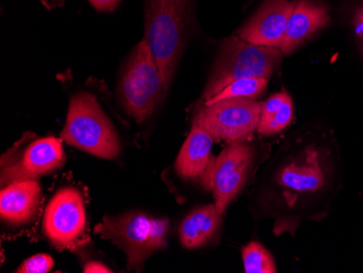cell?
I'll use <instances>...</instances> for the list:
<instances>
[{
    "mask_svg": "<svg viewBox=\"0 0 363 273\" xmlns=\"http://www.w3.org/2000/svg\"><path fill=\"white\" fill-rule=\"evenodd\" d=\"M191 0H146L145 40L168 91L189 36Z\"/></svg>",
    "mask_w": 363,
    "mask_h": 273,
    "instance_id": "obj_1",
    "label": "cell"
},
{
    "mask_svg": "<svg viewBox=\"0 0 363 273\" xmlns=\"http://www.w3.org/2000/svg\"><path fill=\"white\" fill-rule=\"evenodd\" d=\"M160 71L143 38L124 65L118 85L122 108L138 123L150 119L166 96Z\"/></svg>",
    "mask_w": 363,
    "mask_h": 273,
    "instance_id": "obj_2",
    "label": "cell"
},
{
    "mask_svg": "<svg viewBox=\"0 0 363 273\" xmlns=\"http://www.w3.org/2000/svg\"><path fill=\"white\" fill-rule=\"evenodd\" d=\"M61 138L99 158H117L121 148L113 124L89 93H79L71 99Z\"/></svg>",
    "mask_w": 363,
    "mask_h": 273,
    "instance_id": "obj_3",
    "label": "cell"
},
{
    "mask_svg": "<svg viewBox=\"0 0 363 273\" xmlns=\"http://www.w3.org/2000/svg\"><path fill=\"white\" fill-rule=\"evenodd\" d=\"M282 54L279 48L258 46L240 40V36H232L222 45L216 59L203 94V101H209L235 79L252 77L270 79Z\"/></svg>",
    "mask_w": 363,
    "mask_h": 273,
    "instance_id": "obj_4",
    "label": "cell"
},
{
    "mask_svg": "<svg viewBox=\"0 0 363 273\" xmlns=\"http://www.w3.org/2000/svg\"><path fill=\"white\" fill-rule=\"evenodd\" d=\"M168 231V219H158L143 213L105 217L96 227L101 238L111 240L125 252L126 269L138 271L152 252L166 247Z\"/></svg>",
    "mask_w": 363,
    "mask_h": 273,
    "instance_id": "obj_5",
    "label": "cell"
},
{
    "mask_svg": "<svg viewBox=\"0 0 363 273\" xmlns=\"http://www.w3.org/2000/svg\"><path fill=\"white\" fill-rule=\"evenodd\" d=\"M262 104L256 99H228L203 105L195 121L203 124L214 140L242 143L258 130Z\"/></svg>",
    "mask_w": 363,
    "mask_h": 273,
    "instance_id": "obj_6",
    "label": "cell"
},
{
    "mask_svg": "<svg viewBox=\"0 0 363 273\" xmlns=\"http://www.w3.org/2000/svg\"><path fill=\"white\" fill-rule=\"evenodd\" d=\"M43 229L58 250H72L79 245L86 231V211L84 199L77 189H61L49 201Z\"/></svg>",
    "mask_w": 363,
    "mask_h": 273,
    "instance_id": "obj_7",
    "label": "cell"
},
{
    "mask_svg": "<svg viewBox=\"0 0 363 273\" xmlns=\"http://www.w3.org/2000/svg\"><path fill=\"white\" fill-rule=\"evenodd\" d=\"M252 160V147L244 143L230 144L217 158L212 159L201 179L203 186L213 193L216 207L221 215L240 193Z\"/></svg>",
    "mask_w": 363,
    "mask_h": 273,
    "instance_id": "obj_8",
    "label": "cell"
},
{
    "mask_svg": "<svg viewBox=\"0 0 363 273\" xmlns=\"http://www.w3.org/2000/svg\"><path fill=\"white\" fill-rule=\"evenodd\" d=\"M65 162L60 140L52 136L40 138L30 143L20 158L3 165L1 183L9 184L14 181L35 180L61 168Z\"/></svg>",
    "mask_w": 363,
    "mask_h": 273,
    "instance_id": "obj_9",
    "label": "cell"
},
{
    "mask_svg": "<svg viewBox=\"0 0 363 273\" xmlns=\"http://www.w3.org/2000/svg\"><path fill=\"white\" fill-rule=\"evenodd\" d=\"M295 6L291 0H264L238 36L250 44L279 48Z\"/></svg>",
    "mask_w": 363,
    "mask_h": 273,
    "instance_id": "obj_10",
    "label": "cell"
},
{
    "mask_svg": "<svg viewBox=\"0 0 363 273\" xmlns=\"http://www.w3.org/2000/svg\"><path fill=\"white\" fill-rule=\"evenodd\" d=\"M330 21L331 14L324 4L315 0L296 1L279 50L284 55L291 54L306 40L325 28Z\"/></svg>",
    "mask_w": 363,
    "mask_h": 273,
    "instance_id": "obj_11",
    "label": "cell"
},
{
    "mask_svg": "<svg viewBox=\"0 0 363 273\" xmlns=\"http://www.w3.org/2000/svg\"><path fill=\"white\" fill-rule=\"evenodd\" d=\"M40 194V183L34 179L9 183L0 194L1 219L13 225L28 223L38 211Z\"/></svg>",
    "mask_w": 363,
    "mask_h": 273,
    "instance_id": "obj_12",
    "label": "cell"
},
{
    "mask_svg": "<svg viewBox=\"0 0 363 273\" xmlns=\"http://www.w3.org/2000/svg\"><path fill=\"white\" fill-rule=\"evenodd\" d=\"M213 140V136L203 124L194 121L191 133L177 156L175 164L177 174L191 180L203 178L212 162Z\"/></svg>",
    "mask_w": 363,
    "mask_h": 273,
    "instance_id": "obj_13",
    "label": "cell"
},
{
    "mask_svg": "<svg viewBox=\"0 0 363 273\" xmlns=\"http://www.w3.org/2000/svg\"><path fill=\"white\" fill-rule=\"evenodd\" d=\"M279 184L291 191L306 193L315 191L324 184V173L320 162L319 152L308 150L301 162H293L279 171Z\"/></svg>",
    "mask_w": 363,
    "mask_h": 273,
    "instance_id": "obj_14",
    "label": "cell"
},
{
    "mask_svg": "<svg viewBox=\"0 0 363 273\" xmlns=\"http://www.w3.org/2000/svg\"><path fill=\"white\" fill-rule=\"evenodd\" d=\"M222 216L216 204L195 209L183 220L179 227L182 245L189 250L205 245L219 230Z\"/></svg>",
    "mask_w": 363,
    "mask_h": 273,
    "instance_id": "obj_15",
    "label": "cell"
},
{
    "mask_svg": "<svg viewBox=\"0 0 363 273\" xmlns=\"http://www.w3.org/2000/svg\"><path fill=\"white\" fill-rule=\"evenodd\" d=\"M269 79L266 77H252L235 79L226 85L217 95L206 101L205 105H211L228 99H258L268 87Z\"/></svg>",
    "mask_w": 363,
    "mask_h": 273,
    "instance_id": "obj_16",
    "label": "cell"
},
{
    "mask_svg": "<svg viewBox=\"0 0 363 273\" xmlns=\"http://www.w3.org/2000/svg\"><path fill=\"white\" fill-rule=\"evenodd\" d=\"M242 260L247 273H275L277 266L270 252L257 242L242 248Z\"/></svg>",
    "mask_w": 363,
    "mask_h": 273,
    "instance_id": "obj_17",
    "label": "cell"
},
{
    "mask_svg": "<svg viewBox=\"0 0 363 273\" xmlns=\"http://www.w3.org/2000/svg\"><path fill=\"white\" fill-rule=\"evenodd\" d=\"M294 118V105L293 99L287 94L286 99L283 101L282 106L277 110L274 117L267 123L266 126L258 130L259 133L263 135H273L279 133L286 128L293 121Z\"/></svg>",
    "mask_w": 363,
    "mask_h": 273,
    "instance_id": "obj_18",
    "label": "cell"
},
{
    "mask_svg": "<svg viewBox=\"0 0 363 273\" xmlns=\"http://www.w3.org/2000/svg\"><path fill=\"white\" fill-rule=\"evenodd\" d=\"M348 9L350 10V19L352 34L363 59V0H352Z\"/></svg>",
    "mask_w": 363,
    "mask_h": 273,
    "instance_id": "obj_19",
    "label": "cell"
},
{
    "mask_svg": "<svg viewBox=\"0 0 363 273\" xmlns=\"http://www.w3.org/2000/svg\"><path fill=\"white\" fill-rule=\"evenodd\" d=\"M54 267L52 256L46 254H38L24 260L23 264L16 269L18 273H47Z\"/></svg>",
    "mask_w": 363,
    "mask_h": 273,
    "instance_id": "obj_20",
    "label": "cell"
},
{
    "mask_svg": "<svg viewBox=\"0 0 363 273\" xmlns=\"http://www.w3.org/2000/svg\"><path fill=\"white\" fill-rule=\"evenodd\" d=\"M286 91H279V93L273 94L269 97L268 101H264L261 107L260 122H259L258 130L266 126L267 123L274 117L277 110L282 106L283 101L286 99Z\"/></svg>",
    "mask_w": 363,
    "mask_h": 273,
    "instance_id": "obj_21",
    "label": "cell"
},
{
    "mask_svg": "<svg viewBox=\"0 0 363 273\" xmlns=\"http://www.w3.org/2000/svg\"><path fill=\"white\" fill-rule=\"evenodd\" d=\"M91 5L98 11L111 12L118 7L121 0H89Z\"/></svg>",
    "mask_w": 363,
    "mask_h": 273,
    "instance_id": "obj_22",
    "label": "cell"
},
{
    "mask_svg": "<svg viewBox=\"0 0 363 273\" xmlns=\"http://www.w3.org/2000/svg\"><path fill=\"white\" fill-rule=\"evenodd\" d=\"M85 273H110L112 272L111 269L108 268L105 264L99 262H89V264H85Z\"/></svg>",
    "mask_w": 363,
    "mask_h": 273,
    "instance_id": "obj_23",
    "label": "cell"
}]
</instances>
